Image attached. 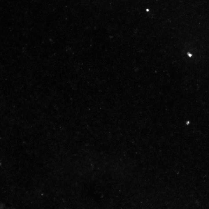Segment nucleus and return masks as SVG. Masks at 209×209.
<instances>
[{"label":"nucleus","instance_id":"f257e3e1","mask_svg":"<svg viewBox=\"0 0 209 209\" xmlns=\"http://www.w3.org/2000/svg\"><path fill=\"white\" fill-rule=\"evenodd\" d=\"M188 55H189V56L190 57H191L192 56V55L191 54H190V53H188Z\"/></svg>","mask_w":209,"mask_h":209}]
</instances>
